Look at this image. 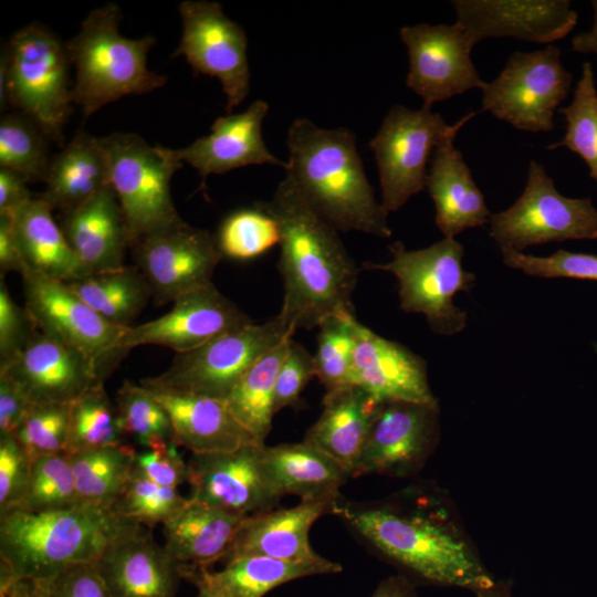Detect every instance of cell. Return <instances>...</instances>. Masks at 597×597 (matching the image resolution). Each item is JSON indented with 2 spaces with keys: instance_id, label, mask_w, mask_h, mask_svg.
<instances>
[{
  "instance_id": "cell-1",
  "label": "cell",
  "mask_w": 597,
  "mask_h": 597,
  "mask_svg": "<svg viewBox=\"0 0 597 597\" xmlns=\"http://www.w3.org/2000/svg\"><path fill=\"white\" fill-rule=\"evenodd\" d=\"M341 515L378 552L432 584L474 593L494 584L450 503L426 486H410L384 501L342 503Z\"/></svg>"
},
{
  "instance_id": "cell-2",
  "label": "cell",
  "mask_w": 597,
  "mask_h": 597,
  "mask_svg": "<svg viewBox=\"0 0 597 597\" xmlns=\"http://www.w3.org/2000/svg\"><path fill=\"white\" fill-rule=\"evenodd\" d=\"M263 205L280 230L284 294L279 315L296 331L318 327L331 316L355 314L352 298L359 269L339 231L311 208L286 176Z\"/></svg>"
},
{
  "instance_id": "cell-3",
  "label": "cell",
  "mask_w": 597,
  "mask_h": 597,
  "mask_svg": "<svg viewBox=\"0 0 597 597\" xmlns=\"http://www.w3.org/2000/svg\"><path fill=\"white\" fill-rule=\"evenodd\" d=\"M286 144L285 176L322 218L338 231L391 237L389 213L376 200L352 130L296 118L287 129Z\"/></svg>"
},
{
  "instance_id": "cell-4",
  "label": "cell",
  "mask_w": 597,
  "mask_h": 597,
  "mask_svg": "<svg viewBox=\"0 0 597 597\" xmlns=\"http://www.w3.org/2000/svg\"><path fill=\"white\" fill-rule=\"evenodd\" d=\"M136 525L114 505L80 502L45 512L9 510L0 514V582L40 580L94 563Z\"/></svg>"
},
{
  "instance_id": "cell-5",
  "label": "cell",
  "mask_w": 597,
  "mask_h": 597,
  "mask_svg": "<svg viewBox=\"0 0 597 597\" xmlns=\"http://www.w3.org/2000/svg\"><path fill=\"white\" fill-rule=\"evenodd\" d=\"M121 10L106 3L92 10L80 31L64 43L75 67L73 103L85 118L124 96L149 93L166 84V76L147 67L154 36L128 39L119 33Z\"/></svg>"
},
{
  "instance_id": "cell-6",
  "label": "cell",
  "mask_w": 597,
  "mask_h": 597,
  "mask_svg": "<svg viewBox=\"0 0 597 597\" xmlns=\"http://www.w3.org/2000/svg\"><path fill=\"white\" fill-rule=\"evenodd\" d=\"M71 63L65 45L46 27L30 23L8 42L0 63V104L30 117L49 139L63 145L72 113Z\"/></svg>"
},
{
  "instance_id": "cell-7",
  "label": "cell",
  "mask_w": 597,
  "mask_h": 597,
  "mask_svg": "<svg viewBox=\"0 0 597 597\" xmlns=\"http://www.w3.org/2000/svg\"><path fill=\"white\" fill-rule=\"evenodd\" d=\"M98 138L108 158L111 186L125 218L129 247L187 224L170 193V180L182 163L167 147L151 146L132 133Z\"/></svg>"
},
{
  "instance_id": "cell-8",
  "label": "cell",
  "mask_w": 597,
  "mask_h": 597,
  "mask_svg": "<svg viewBox=\"0 0 597 597\" xmlns=\"http://www.w3.org/2000/svg\"><path fill=\"white\" fill-rule=\"evenodd\" d=\"M388 249L389 262L366 261L363 266L398 279L400 308L425 315L436 334L451 336L463 331L468 314L455 306L453 297L470 291L475 281L474 274L463 269V245L454 238H443L419 250H408L400 241Z\"/></svg>"
},
{
  "instance_id": "cell-9",
  "label": "cell",
  "mask_w": 597,
  "mask_h": 597,
  "mask_svg": "<svg viewBox=\"0 0 597 597\" xmlns=\"http://www.w3.org/2000/svg\"><path fill=\"white\" fill-rule=\"evenodd\" d=\"M474 115L471 112L449 125L440 114L425 106L410 109L395 105L389 109L368 143L378 168L380 202L388 213L399 210L426 188L430 155L448 136L458 134Z\"/></svg>"
},
{
  "instance_id": "cell-10",
  "label": "cell",
  "mask_w": 597,
  "mask_h": 597,
  "mask_svg": "<svg viewBox=\"0 0 597 597\" xmlns=\"http://www.w3.org/2000/svg\"><path fill=\"white\" fill-rule=\"evenodd\" d=\"M294 332L277 314L263 324H250L198 348L176 354L164 373L140 383L224 400L256 360Z\"/></svg>"
},
{
  "instance_id": "cell-11",
  "label": "cell",
  "mask_w": 597,
  "mask_h": 597,
  "mask_svg": "<svg viewBox=\"0 0 597 597\" xmlns=\"http://www.w3.org/2000/svg\"><path fill=\"white\" fill-rule=\"evenodd\" d=\"M490 235L500 248L597 239V208L590 198H568L555 187L543 165L528 164L525 188L506 210L491 214Z\"/></svg>"
},
{
  "instance_id": "cell-12",
  "label": "cell",
  "mask_w": 597,
  "mask_h": 597,
  "mask_svg": "<svg viewBox=\"0 0 597 597\" xmlns=\"http://www.w3.org/2000/svg\"><path fill=\"white\" fill-rule=\"evenodd\" d=\"M572 78L557 46L514 52L500 74L484 84L482 111L516 129L549 132L556 108L570 91Z\"/></svg>"
},
{
  "instance_id": "cell-13",
  "label": "cell",
  "mask_w": 597,
  "mask_h": 597,
  "mask_svg": "<svg viewBox=\"0 0 597 597\" xmlns=\"http://www.w3.org/2000/svg\"><path fill=\"white\" fill-rule=\"evenodd\" d=\"M20 274L25 308L38 328L81 352L104 383L126 355L119 344L127 327L106 322L63 281L29 266Z\"/></svg>"
},
{
  "instance_id": "cell-14",
  "label": "cell",
  "mask_w": 597,
  "mask_h": 597,
  "mask_svg": "<svg viewBox=\"0 0 597 597\" xmlns=\"http://www.w3.org/2000/svg\"><path fill=\"white\" fill-rule=\"evenodd\" d=\"M182 33L174 57L185 56L196 74L216 77L231 114L248 96L250 69L245 31L218 2L186 0L178 6Z\"/></svg>"
},
{
  "instance_id": "cell-15",
  "label": "cell",
  "mask_w": 597,
  "mask_h": 597,
  "mask_svg": "<svg viewBox=\"0 0 597 597\" xmlns=\"http://www.w3.org/2000/svg\"><path fill=\"white\" fill-rule=\"evenodd\" d=\"M399 34L409 55L406 85L422 98L425 107L483 88L485 82L471 60L475 44L458 22L402 27Z\"/></svg>"
},
{
  "instance_id": "cell-16",
  "label": "cell",
  "mask_w": 597,
  "mask_h": 597,
  "mask_svg": "<svg viewBox=\"0 0 597 597\" xmlns=\"http://www.w3.org/2000/svg\"><path fill=\"white\" fill-rule=\"evenodd\" d=\"M264 443L206 454L192 453L188 465L190 498L223 511L251 516L275 505V491L264 461Z\"/></svg>"
},
{
  "instance_id": "cell-17",
  "label": "cell",
  "mask_w": 597,
  "mask_h": 597,
  "mask_svg": "<svg viewBox=\"0 0 597 597\" xmlns=\"http://www.w3.org/2000/svg\"><path fill=\"white\" fill-rule=\"evenodd\" d=\"M132 249L135 266L147 280L157 306L211 284L223 258L214 235L188 223L146 237Z\"/></svg>"
},
{
  "instance_id": "cell-18",
  "label": "cell",
  "mask_w": 597,
  "mask_h": 597,
  "mask_svg": "<svg viewBox=\"0 0 597 597\" xmlns=\"http://www.w3.org/2000/svg\"><path fill=\"white\" fill-rule=\"evenodd\" d=\"M163 316L125 331L121 349L142 345L168 347L176 354L198 348L253 321L211 283L181 295Z\"/></svg>"
},
{
  "instance_id": "cell-19",
  "label": "cell",
  "mask_w": 597,
  "mask_h": 597,
  "mask_svg": "<svg viewBox=\"0 0 597 597\" xmlns=\"http://www.w3.org/2000/svg\"><path fill=\"white\" fill-rule=\"evenodd\" d=\"M439 434V407L405 400L384 401L369 430L353 476H405L419 469Z\"/></svg>"
},
{
  "instance_id": "cell-20",
  "label": "cell",
  "mask_w": 597,
  "mask_h": 597,
  "mask_svg": "<svg viewBox=\"0 0 597 597\" xmlns=\"http://www.w3.org/2000/svg\"><path fill=\"white\" fill-rule=\"evenodd\" d=\"M31 404H72L103 384L93 364L78 350L38 329L24 349L0 367Z\"/></svg>"
},
{
  "instance_id": "cell-21",
  "label": "cell",
  "mask_w": 597,
  "mask_h": 597,
  "mask_svg": "<svg viewBox=\"0 0 597 597\" xmlns=\"http://www.w3.org/2000/svg\"><path fill=\"white\" fill-rule=\"evenodd\" d=\"M457 22L476 44L511 36L535 43L565 38L577 23L568 0H454Z\"/></svg>"
},
{
  "instance_id": "cell-22",
  "label": "cell",
  "mask_w": 597,
  "mask_h": 597,
  "mask_svg": "<svg viewBox=\"0 0 597 597\" xmlns=\"http://www.w3.org/2000/svg\"><path fill=\"white\" fill-rule=\"evenodd\" d=\"M94 565L111 597H175L182 579L179 564L140 524L118 536Z\"/></svg>"
},
{
  "instance_id": "cell-23",
  "label": "cell",
  "mask_w": 597,
  "mask_h": 597,
  "mask_svg": "<svg viewBox=\"0 0 597 597\" xmlns=\"http://www.w3.org/2000/svg\"><path fill=\"white\" fill-rule=\"evenodd\" d=\"M355 349L353 385L380 401L437 404L423 358L406 346L384 338L353 320Z\"/></svg>"
},
{
  "instance_id": "cell-24",
  "label": "cell",
  "mask_w": 597,
  "mask_h": 597,
  "mask_svg": "<svg viewBox=\"0 0 597 597\" xmlns=\"http://www.w3.org/2000/svg\"><path fill=\"white\" fill-rule=\"evenodd\" d=\"M269 113L264 101L253 102L244 112L218 117L211 133L182 148H167L180 163H187L206 178L250 165H273L286 169L287 164L276 158L266 147L262 124Z\"/></svg>"
},
{
  "instance_id": "cell-25",
  "label": "cell",
  "mask_w": 597,
  "mask_h": 597,
  "mask_svg": "<svg viewBox=\"0 0 597 597\" xmlns=\"http://www.w3.org/2000/svg\"><path fill=\"white\" fill-rule=\"evenodd\" d=\"M338 498L303 499L293 507L247 516L222 562L239 556H266L290 562L323 559L312 548L308 533L321 516L335 511Z\"/></svg>"
},
{
  "instance_id": "cell-26",
  "label": "cell",
  "mask_w": 597,
  "mask_h": 597,
  "mask_svg": "<svg viewBox=\"0 0 597 597\" xmlns=\"http://www.w3.org/2000/svg\"><path fill=\"white\" fill-rule=\"evenodd\" d=\"M167 411L174 441L195 454L235 450L260 443L234 418L227 402L140 383Z\"/></svg>"
},
{
  "instance_id": "cell-27",
  "label": "cell",
  "mask_w": 597,
  "mask_h": 597,
  "mask_svg": "<svg viewBox=\"0 0 597 597\" xmlns=\"http://www.w3.org/2000/svg\"><path fill=\"white\" fill-rule=\"evenodd\" d=\"M59 224L88 275L125 266L124 255L129 247V237L112 186L83 205L62 212Z\"/></svg>"
},
{
  "instance_id": "cell-28",
  "label": "cell",
  "mask_w": 597,
  "mask_h": 597,
  "mask_svg": "<svg viewBox=\"0 0 597 597\" xmlns=\"http://www.w3.org/2000/svg\"><path fill=\"white\" fill-rule=\"evenodd\" d=\"M182 579L208 597H262L271 589L301 577L334 574L338 563L323 558L316 562H290L266 556H239L212 572L206 566L179 565Z\"/></svg>"
},
{
  "instance_id": "cell-29",
  "label": "cell",
  "mask_w": 597,
  "mask_h": 597,
  "mask_svg": "<svg viewBox=\"0 0 597 597\" xmlns=\"http://www.w3.org/2000/svg\"><path fill=\"white\" fill-rule=\"evenodd\" d=\"M457 134L434 149L426 188L436 207V224L444 238H454L470 228L490 222L491 212L474 182L463 156L454 146Z\"/></svg>"
},
{
  "instance_id": "cell-30",
  "label": "cell",
  "mask_w": 597,
  "mask_h": 597,
  "mask_svg": "<svg viewBox=\"0 0 597 597\" xmlns=\"http://www.w3.org/2000/svg\"><path fill=\"white\" fill-rule=\"evenodd\" d=\"M383 402L357 385L326 391L323 410L304 440L328 454L350 476Z\"/></svg>"
},
{
  "instance_id": "cell-31",
  "label": "cell",
  "mask_w": 597,
  "mask_h": 597,
  "mask_svg": "<svg viewBox=\"0 0 597 597\" xmlns=\"http://www.w3.org/2000/svg\"><path fill=\"white\" fill-rule=\"evenodd\" d=\"M245 517L189 496L187 505L163 524L164 547L179 565L209 567L224 559Z\"/></svg>"
},
{
  "instance_id": "cell-32",
  "label": "cell",
  "mask_w": 597,
  "mask_h": 597,
  "mask_svg": "<svg viewBox=\"0 0 597 597\" xmlns=\"http://www.w3.org/2000/svg\"><path fill=\"white\" fill-rule=\"evenodd\" d=\"M44 182L46 187L40 197L61 213L109 187L108 158L100 138L77 132L60 153L51 157Z\"/></svg>"
},
{
  "instance_id": "cell-33",
  "label": "cell",
  "mask_w": 597,
  "mask_h": 597,
  "mask_svg": "<svg viewBox=\"0 0 597 597\" xmlns=\"http://www.w3.org/2000/svg\"><path fill=\"white\" fill-rule=\"evenodd\" d=\"M264 461L271 482L282 498L314 499L339 495L349 474L315 444L303 440L264 447Z\"/></svg>"
},
{
  "instance_id": "cell-34",
  "label": "cell",
  "mask_w": 597,
  "mask_h": 597,
  "mask_svg": "<svg viewBox=\"0 0 597 597\" xmlns=\"http://www.w3.org/2000/svg\"><path fill=\"white\" fill-rule=\"evenodd\" d=\"M9 216L27 266L63 282L88 275L54 221L52 209L40 196Z\"/></svg>"
},
{
  "instance_id": "cell-35",
  "label": "cell",
  "mask_w": 597,
  "mask_h": 597,
  "mask_svg": "<svg viewBox=\"0 0 597 597\" xmlns=\"http://www.w3.org/2000/svg\"><path fill=\"white\" fill-rule=\"evenodd\" d=\"M67 286L112 325L129 327L153 297L151 289L136 266L90 274Z\"/></svg>"
},
{
  "instance_id": "cell-36",
  "label": "cell",
  "mask_w": 597,
  "mask_h": 597,
  "mask_svg": "<svg viewBox=\"0 0 597 597\" xmlns=\"http://www.w3.org/2000/svg\"><path fill=\"white\" fill-rule=\"evenodd\" d=\"M292 337L286 338L256 360L224 399L234 418L260 443L272 428L277 371Z\"/></svg>"
},
{
  "instance_id": "cell-37",
  "label": "cell",
  "mask_w": 597,
  "mask_h": 597,
  "mask_svg": "<svg viewBox=\"0 0 597 597\" xmlns=\"http://www.w3.org/2000/svg\"><path fill=\"white\" fill-rule=\"evenodd\" d=\"M136 451L123 443L69 454L78 500L114 505L133 473Z\"/></svg>"
},
{
  "instance_id": "cell-38",
  "label": "cell",
  "mask_w": 597,
  "mask_h": 597,
  "mask_svg": "<svg viewBox=\"0 0 597 597\" xmlns=\"http://www.w3.org/2000/svg\"><path fill=\"white\" fill-rule=\"evenodd\" d=\"M125 443L116 406L103 384L95 385L71 404L67 454Z\"/></svg>"
},
{
  "instance_id": "cell-39",
  "label": "cell",
  "mask_w": 597,
  "mask_h": 597,
  "mask_svg": "<svg viewBox=\"0 0 597 597\" xmlns=\"http://www.w3.org/2000/svg\"><path fill=\"white\" fill-rule=\"evenodd\" d=\"M45 134L27 115L9 113L0 121V168L28 182L44 181L50 160Z\"/></svg>"
},
{
  "instance_id": "cell-40",
  "label": "cell",
  "mask_w": 597,
  "mask_h": 597,
  "mask_svg": "<svg viewBox=\"0 0 597 597\" xmlns=\"http://www.w3.org/2000/svg\"><path fill=\"white\" fill-rule=\"evenodd\" d=\"M566 121L564 137L546 148L566 147L580 156L589 168V176L597 182V90L591 64L584 62L573 101L559 108Z\"/></svg>"
},
{
  "instance_id": "cell-41",
  "label": "cell",
  "mask_w": 597,
  "mask_h": 597,
  "mask_svg": "<svg viewBox=\"0 0 597 597\" xmlns=\"http://www.w3.org/2000/svg\"><path fill=\"white\" fill-rule=\"evenodd\" d=\"M214 239L223 256L250 260L279 244L280 230L276 220L261 201L227 216Z\"/></svg>"
},
{
  "instance_id": "cell-42",
  "label": "cell",
  "mask_w": 597,
  "mask_h": 597,
  "mask_svg": "<svg viewBox=\"0 0 597 597\" xmlns=\"http://www.w3.org/2000/svg\"><path fill=\"white\" fill-rule=\"evenodd\" d=\"M115 406L124 434L134 437L144 448L175 442L167 411L140 384L125 380L117 390Z\"/></svg>"
},
{
  "instance_id": "cell-43",
  "label": "cell",
  "mask_w": 597,
  "mask_h": 597,
  "mask_svg": "<svg viewBox=\"0 0 597 597\" xmlns=\"http://www.w3.org/2000/svg\"><path fill=\"white\" fill-rule=\"evenodd\" d=\"M354 317V313L331 316L318 326L317 348L313 357L316 377L326 391L353 385Z\"/></svg>"
},
{
  "instance_id": "cell-44",
  "label": "cell",
  "mask_w": 597,
  "mask_h": 597,
  "mask_svg": "<svg viewBox=\"0 0 597 597\" xmlns=\"http://www.w3.org/2000/svg\"><path fill=\"white\" fill-rule=\"evenodd\" d=\"M80 502L70 455L59 453L32 459L25 494L14 509L45 512L70 507Z\"/></svg>"
},
{
  "instance_id": "cell-45",
  "label": "cell",
  "mask_w": 597,
  "mask_h": 597,
  "mask_svg": "<svg viewBox=\"0 0 597 597\" xmlns=\"http://www.w3.org/2000/svg\"><path fill=\"white\" fill-rule=\"evenodd\" d=\"M189 502L176 488L159 485L132 473L114 507L125 519L148 528L165 524Z\"/></svg>"
},
{
  "instance_id": "cell-46",
  "label": "cell",
  "mask_w": 597,
  "mask_h": 597,
  "mask_svg": "<svg viewBox=\"0 0 597 597\" xmlns=\"http://www.w3.org/2000/svg\"><path fill=\"white\" fill-rule=\"evenodd\" d=\"M71 404L32 405L15 433L30 457L65 453L70 430Z\"/></svg>"
},
{
  "instance_id": "cell-47",
  "label": "cell",
  "mask_w": 597,
  "mask_h": 597,
  "mask_svg": "<svg viewBox=\"0 0 597 597\" xmlns=\"http://www.w3.org/2000/svg\"><path fill=\"white\" fill-rule=\"evenodd\" d=\"M501 253L506 266L531 276L597 281L596 254L557 250L548 256H535L506 248Z\"/></svg>"
},
{
  "instance_id": "cell-48",
  "label": "cell",
  "mask_w": 597,
  "mask_h": 597,
  "mask_svg": "<svg viewBox=\"0 0 597 597\" xmlns=\"http://www.w3.org/2000/svg\"><path fill=\"white\" fill-rule=\"evenodd\" d=\"M28 583L31 597H111L94 563L76 564Z\"/></svg>"
},
{
  "instance_id": "cell-49",
  "label": "cell",
  "mask_w": 597,
  "mask_h": 597,
  "mask_svg": "<svg viewBox=\"0 0 597 597\" xmlns=\"http://www.w3.org/2000/svg\"><path fill=\"white\" fill-rule=\"evenodd\" d=\"M38 326L24 307L11 297L3 276L0 279V367L10 363L28 345Z\"/></svg>"
},
{
  "instance_id": "cell-50",
  "label": "cell",
  "mask_w": 597,
  "mask_h": 597,
  "mask_svg": "<svg viewBox=\"0 0 597 597\" xmlns=\"http://www.w3.org/2000/svg\"><path fill=\"white\" fill-rule=\"evenodd\" d=\"M31 462L14 436L0 438V514L17 507L23 499Z\"/></svg>"
},
{
  "instance_id": "cell-51",
  "label": "cell",
  "mask_w": 597,
  "mask_h": 597,
  "mask_svg": "<svg viewBox=\"0 0 597 597\" xmlns=\"http://www.w3.org/2000/svg\"><path fill=\"white\" fill-rule=\"evenodd\" d=\"M316 377L314 357L293 338L276 375L274 390L275 413L298 402L301 392Z\"/></svg>"
},
{
  "instance_id": "cell-52",
  "label": "cell",
  "mask_w": 597,
  "mask_h": 597,
  "mask_svg": "<svg viewBox=\"0 0 597 597\" xmlns=\"http://www.w3.org/2000/svg\"><path fill=\"white\" fill-rule=\"evenodd\" d=\"M176 442H164L136 451L133 472L159 485L176 488L188 481V465Z\"/></svg>"
},
{
  "instance_id": "cell-53",
  "label": "cell",
  "mask_w": 597,
  "mask_h": 597,
  "mask_svg": "<svg viewBox=\"0 0 597 597\" xmlns=\"http://www.w3.org/2000/svg\"><path fill=\"white\" fill-rule=\"evenodd\" d=\"M32 405L10 378L0 374V438L15 436Z\"/></svg>"
},
{
  "instance_id": "cell-54",
  "label": "cell",
  "mask_w": 597,
  "mask_h": 597,
  "mask_svg": "<svg viewBox=\"0 0 597 597\" xmlns=\"http://www.w3.org/2000/svg\"><path fill=\"white\" fill-rule=\"evenodd\" d=\"M27 184L21 175L0 168V214H13L33 198Z\"/></svg>"
},
{
  "instance_id": "cell-55",
  "label": "cell",
  "mask_w": 597,
  "mask_h": 597,
  "mask_svg": "<svg viewBox=\"0 0 597 597\" xmlns=\"http://www.w3.org/2000/svg\"><path fill=\"white\" fill-rule=\"evenodd\" d=\"M25 262L18 242L13 220L9 214H0V268L2 272L21 273Z\"/></svg>"
},
{
  "instance_id": "cell-56",
  "label": "cell",
  "mask_w": 597,
  "mask_h": 597,
  "mask_svg": "<svg viewBox=\"0 0 597 597\" xmlns=\"http://www.w3.org/2000/svg\"><path fill=\"white\" fill-rule=\"evenodd\" d=\"M371 597H416V594L408 580L392 576L381 582Z\"/></svg>"
},
{
  "instance_id": "cell-57",
  "label": "cell",
  "mask_w": 597,
  "mask_h": 597,
  "mask_svg": "<svg viewBox=\"0 0 597 597\" xmlns=\"http://www.w3.org/2000/svg\"><path fill=\"white\" fill-rule=\"evenodd\" d=\"M594 23L589 31L582 32L573 38L572 48L580 53H594L597 55V0L591 1Z\"/></svg>"
},
{
  "instance_id": "cell-58",
  "label": "cell",
  "mask_w": 597,
  "mask_h": 597,
  "mask_svg": "<svg viewBox=\"0 0 597 597\" xmlns=\"http://www.w3.org/2000/svg\"><path fill=\"white\" fill-rule=\"evenodd\" d=\"M0 597H31L28 580L0 582Z\"/></svg>"
},
{
  "instance_id": "cell-59",
  "label": "cell",
  "mask_w": 597,
  "mask_h": 597,
  "mask_svg": "<svg viewBox=\"0 0 597 597\" xmlns=\"http://www.w3.org/2000/svg\"><path fill=\"white\" fill-rule=\"evenodd\" d=\"M475 594L478 597H512L510 586L503 582H494L490 587Z\"/></svg>"
},
{
  "instance_id": "cell-60",
  "label": "cell",
  "mask_w": 597,
  "mask_h": 597,
  "mask_svg": "<svg viewBox=\"0 0 597 597\" xmlns=\"http://www.w3.org/2000/svg\"><path fill=\"white\" fill-rule=\"evenodd\" d=\"M198 597H208V596H206V595L202 594V593H199V594H198Z\"/></svg>"
}]
</instances>
